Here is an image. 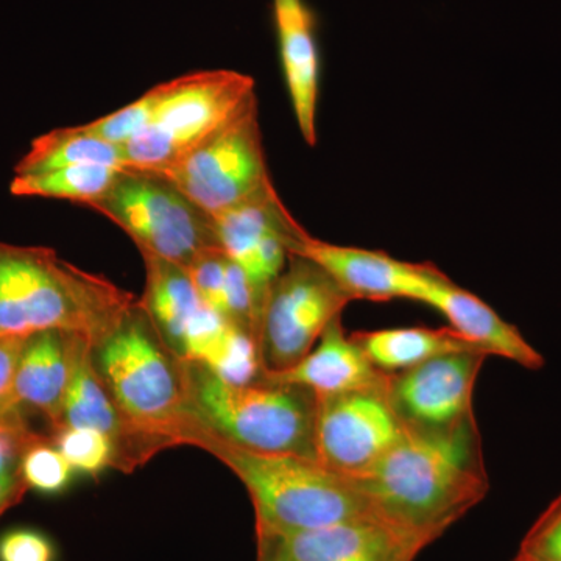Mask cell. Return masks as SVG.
I'll return each mask as SVG.
<instances>
[{"instance_id": "obj_5", "label": "cell", "mask_w": 561, "mask_h": 561, "mask_svg": "<svg viewBox=\"0 0 561 561\" xmlns=\"http://www.w3.org/2000/svg\"><path fill=\"white\" fill-rule=\"evenodd\" d=\"M181 365L187 408L210 434L249 451L316 459L313 391L265 381L231 383L201 364Z\"/></svg>"}, {"instance_id": "obj_17", "label": "cell", "mask_w": 561, "mask_h": 561, "mask_svg": "<svg viewBox=\"0 0 561 561\" xmlns=\"http://www.w3.org/2000/svg\"><path fill=\"white\" fill-rule=\"evenodd\" d=\"M88 343L83 335L58 330L35 332L25 339L14 376V397L21 405L43 413L54 431L60 427L66 393Z\"/></svg>"}, {"instance_id": "obj_10", "label": "cell", "mask_w": 561, "mask_h": 561, "mask_svg": "<svg viewBox=\"0 0 561 561\" xmlns=\"http://www.w3.org/2000/svg\"><path fill=\"white\" fill-rule=\"evenodd\" d=\"M405 426L383 389L317 397L313 449L330 470L359 478L397 445Z\"/></svg>"}, {"instance_id": "obj_13", "label": "cell", "mask_w": 561, "mask_h": 561, "mask_svg": "<svg viewBox=\"0 0 561 561\" xmlns=\"http://www.w3.org/2000/svg\"><path fill=\"white\" fill-rule=\"evenodd\" d=\"M485 353L445 354L390 373L389 398L405 427L443 430L474 415L472 397Z\"/></svg>"}, {"instance_id": "obj_22", "label": "cell", "mask_w": 561, "mask_h": 561, "mask_svg": "<svg viewBox=\"0 0 561 561\" xmlns=\"http://www.w3.org/2000/svg\"><path fill=\"white\" fill-rule=\"evenodd\" d=\"M81 164L125 169L124 149L77 127L57 128L33 139L31 149L14 168V175H33Z\"/></svg>"}, {"instance_id": "obj_9", "label": "cell", "mask_w": 561, "mask_h": 561, "mask_svg": "<svg viewBox=\"0 0 561 561\" xmlns=\"http://www.w3.org/2000/svg\"><path fill=\"white\" fill-rule=\"evenodd\" d=\"M354 301L320 265L289 254L273 280L262 312L257 353L261 373L287 370L320 341L332 320Z\"/></svg>"}, {"instance_id": "obj_25", "label": "cell", "mask_w": 561, "mask_h": 561, "mask_svg": "<svg viewBox=\"0 0 561 561\" xmlns=\"http://www.w3.org/2000/svg\"><path fill=\"white\" fill-rule=\"evenodd\" d=\"M21 474L27 489L60 494L72 482L73 470L51 440L41 438L22 456Z\"/></svg>"}, {"instance_id": "obj_18", "label": "cell", "mask_w": 561, "mask_h": 561, "mask_svg": "<svg viewBox=\"0 0 561 561\" xmlns=\"http://www.w3.org/2000/svg\"><path fill=\"white\" fill-rule=\"evenodd\" d=\"M423 305L437 309L453 330L481 346L489 356L504 357L527 370L545 367V357L524 339L518 328L502 319L481 298L454 284L448 276L432 284Z\"/></svg>"}, {"instance_id": "obj_33", "label": "cell", "mask_w": 561, "mask_h": 561, "mask_svg": "<svg viewBox=\"0 0 561 561\" xmlns=\"http://www.w3.org/2000/svg\"><path fill=\"white\" fill-rule=\"evenodd\" d=\"M513 561H545V560L538 559V557L531 556V553L523 551V549H522V551L518 552V556H516L515 559H513Z\"/></svg>"}, {"instance_id": "obj_2", "label": "cell", "mask_w": 561, "mask_h": 561, "mask_svg": "<svg viewBox=\"0 0 561 561\" xmlns=\"http://www.w3.org/2000/svg\"><path fill=\"white\" fill-rule=\"evenodd\" d=\"M138 298L46 247L0 241V335L58 330L95 345Z\"/></svg>"}, {"instance_id": "obj_19", "label": "cell", "mask_w": 561, "mask_h": 561, "mask_svg": "<svg viewBox=\"0 0 561 561\" xmlns=\"http://www.w3.org/2000/svg\"><path fill=\"white\" fill-rule=\"evenodd\" d=\"M273 11L291 108L302 139L313 147L317 144L320 79L316 20L302 0L273 2Z\"/></svg>"}, {"instance_id": "obj_29", "label": "cell", "mask_w": 561, "mask_h": 561, "mask_svg": "<svg viewBox=\"0 0 561 561\" xmlns=\"http://www.w3.org/2000/svg\"><path fill=\"white\" fill-rule=\"evenodd\" d=\"M522 549L545 561H561V494L534 524Z\"/></svg>"}, {"instance_id": "obj_1", "label": "cell", "mask_w": 561, "mask_h": 561, "mask_svg": "<svg viewBox=\"0 0 561 561\" xmlns=\"http://www.w3.org/2000/svg\"><path fill=\"white\" fill-rule=\"evenodd\" d=\"M351 479L386 522L435 541L490 490L476 416L443 430L405 427L371 470Z\"/></svg>"}, {"instance_id": "obj_4", "label": "cell", "mask_w": 561, "mask_h": 561, "mask_svg": "<svg viewBox=\"0 0 561 561\" xmlns=\"http://www.w3.org/2000/svg\"><path fill=\"white\" fill-rule=\"evenodd\" d=\"M191 446L213 454L243 483L256 512L257 535L382 518L353 479L316 459L249 451L210 434L198 421Z\"/></svg>"}, {"instance_id": "obj_8", "label": "cell", "mask_w": 561, "mask_h": 561, "mask_svg": "<svg viewBox=\"0 0 561 561\" xmlns=\"http://www.w3.org/2000/svg\"><path fill=\"white\" fill-rule=\"evenodd\" d=\"M157 173L208 216L271 191L275 186L262 142L257 99L198 149Z\"/></svg>"}, {"instance_id": "obj_24", "label": "cell", "mask_w": 561, "mask_h": 561, "mask_svg": "<svg viewBox=\"0 0 561 561\" xmlns=\"http://www.w3.org/2000/svg\"><path fill=\"white\" fill-rule=\"evenodd\" d=\"M51 443L68 460L73 472L98 478L106 468H116V449L106 435L83 427H60Z\"/></svg>"}, {"instance_id": "obj_28", "label": "cell", "mask_w": 561, "mask_h": 561, "mask_svg": "<svg viewBox=\"0 0 561 561\" xmlns=\"http://www.w3.org/2000/svg\"><path fill=\"white\" fill-rule=\"evenodd\" d=\"M0 561H57V548L43 531L18 527L0 537Z\"/></svg>"}, {"instance_id": "obj_16", "label": "cell", "mask_w": 561, "mask_h": 561, "mask_svg": "<svg viewBox=\"0 0 561 561\" xmlns=\"http://www.w3.org/2000/svg\"><path fill=\"white\" fill-rule=\"evenodd\" d=\"M390 373L381 371L365 356L353 337L345 334L342 317L332 320L320 341L294 367L276 373H261L257 381L297 386L316 397L383 389Z\"/></svg>"}, {"instance_id": "obj_7", "label": "cell", "mask_w": 561, "mask_h": 561, "mask_svg": "<svg viewBox=\"0 0 561 561\" xmlns=\"http://www.w3.org/2000/svg\"><path fill=\"white\" fill-rule=\"evenodd\" d=\"M88 208L127 232L139 253L184 268L203 250L219 247L208 214L158 173L124 169Z\"/></svg>"}, {"instance_id": "obj_32", "label": "cell", "mask_w": 561, "mask_h": 561, "mask_svg": "<svg viewBox=\"0 0 561 561\" xmlns=\"http://www.w3.org/2000/svg\"><path fill=\"white\" fill-rule=\"evenodd\" d=\"M257 545H260V553H257V561H291L278 546L268 538L257 537Z\"/></svg>"}, {"instance_id": "obj_27", "label": "cell", "mask_w": 561, "mask_h": 561, "mask_svg": "<svg viewBox=\"0 0 561 561\" xmlns=\"http://www.w3.org/2000/svg\"><path fill=\"white\" fill-rule=\"evenodd\" d=\"M228 264H230V257L220 247H214L198 253L186 267L202 300L221 316H225Z\"/></svg>"}, {"instance_id": "obj_23", "label": "cell", "mask_w": 561, "mask_h": 561, "mask_svg": "<svg viewBox=\"0 0 561 561\" xmlns=\"http://www.w3.org/2000/svg\"><path fill=\"white\" fill-rule=\"evenodd\" d=\"M122 172L124 169L116 165H70L33 175H14L10 192L16 197L54 198L88 206L101 198Z\"/></svg>"}, {"instance_id": "obj_34", "label": "cell", "mask_w": 561, "mask_h": 561, "mask_svg": "<svg viewBox=\"0 0 561 561\" xmlns=\"http://www.w3.org/2000/svg\"><path fill=\"white\" fill-rule=\"evenodd\" d=\"M273 2H279V0H273Z\"/></svg>"}, {"instance_id": "obj_3", "label": "cell", "mask_w": 561, "mask_h": 561, "mask_svg": "<svg viewBox=\"0 0 561 561\" xmlns=\"http://www.w3.org/2000/svg\"><path fill=\"white\" fill-rule=\"evenodd\" d=\"M95 370L151 456L191 445L183 365L161 341L139 300L92 346Z\"/></svg>"}, {"instance_id": "obj_6", "label": "cell", "mask_w": 561, "mask_h": 561, "mask_svg": "<svg viewBox=\"0 0 561 561\" xmlns=\"http://www.w3.org/2000/svg\"><path fill=\"white\" fill-rule=\"evenodd\" d=\"M150 121L122 146L125 169L161 172L186 158L256 99L254 80L236 70H198L158 84Z\"/></svg>"}, {"instance_id": "obj_31", "label": "cell", "mask_w": 561, "mask_h": 561, "mask_svg": "<svg viewBox=\"0 0 561 561\" xmlns=\"http://www.w3.org/2000/svg\"><path fill=\"white\" fill-rule=\"evenodd\" d=\"M27 485L22 479L21 468H0V515L18 504Z\"/></svg>"}, {"instance_id": "obj_21", "label": "cell", "mask_w": 561, "mask_h": 561, "mask_svg": "<svg viewBox=\"0 0 561 561\" xmlns=\"http://www.w3.org/2000/svg\"><path fill=\"white\" fill-rule=\"evenodd\" d=\"M351 337L376 368L386 373L409 370L445 354L479 351L481 346L448 328H394V330L354 332ZM486 354V353H485ZM489 356V354H486Z\"/></svg>"}, {"instance_id": "obj_15", "label": "cell", "mask_w": 561, "mask_h": 561, "mask_svg": "<svg viewBox=\"0 0 561 561\" xmlns=\"http://www.w3.org/2000/svg\"><path fill=\"white\" fill-rule=\"evenodd\" d=\"M257 537L275 542L291 561H413L431 545L379 516L323 529Z\"/></svg>"}, {"instance_id": "obj_11", "label": "cell", "mask_w": 561, "mask_h": 561, "mask_svg": "<svg viewBox=\"0 0 561 561\" xmlns=\"http://www.w3.org/2000/svg\"><path fill=\"white\" fill-rule=\"evenodd\" d=\"M140 256L146 289L138 300L161 341L180 362L209 367L236 324L202 300L186 268L153 254Z\"/></svg>"}, {"instance_id": "obj_12", "label": "cell", "mask_w": 561, "mask_h": 561, "mask_svg": "<svg viewBox=\"0 0 561 561\" xmlns=\"http://www.w3.org/2000/svg\"><path fill=\"white\" fill-rule=\"evenodd\" d=\"M210 217L219 247L245 272L264 300L289 260L291 245L305 232L275 187Z\"/></svg>"}, {"instance_id": "obj_26", "label": "cell", "mask_w": 561, "mask_h": 561, "mask_svg": "<svg viewBox=\"0 0 561 561\" xmlns=\"http://www.w3.org/2000/svg\"><path fill=\"white\" fill-rule=\"evenodd\" d=\"M158 94H160V91H158L157 84L146 94L140 95L138 101L128 103L124 108L106 114L101 119L83 124L81 128L91 133V135L108 140V142L117 144L121 147L125 146L150 121L151 113H153L154 105H157Z\"/></svg>"}, {"instance_id": "obj_20", "label": "cell", "mask_w": 561, "mask_h": 561, "mask_svg": "<svg viewBox=\"0 0 561 561\" xmlns=\"http://www.w3.org/2000/svg\"><path fill=\"white\" fill-rule=\"evenodd\" d=\"M60 427H83L106 435L116 449V470L133 472L153 457L111 400L95 370L92 343L81 350L66 393Z\"/></svg>"}, {"instance_id": "obj_30", "label": "cell", "mask_w": 561, "mask_h": 561, "mask_svg": "<svg viewBox=\"0 0 561 561\" xmlns=\"http://www.w3.org/2000/svg\"><path fill=\"white\" fill-rule=\"evenodd\" d=\"M25 339L21 335H0V411L22 408L14 397V376Z\"/></svg>"}, {"instance_id": "obj_14", "label": "cell", "mask_w": 561, "mask_h": 561, "mask_svg": "<svg viewBox=\"0 0 561 561\" xmlns=\"http://www.w3.org/2000/svg\"><path fill=\"white\" fill-rule=\"evenodd\" d=\"M289 254L320 265L353 300L423 302L435 280L445 276L432 264L394 260L383 251L320 241L302 232Z\"/></svg>"}]
</instances>
